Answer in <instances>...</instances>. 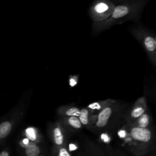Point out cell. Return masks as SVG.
Returning <instances> with one entry per match:
<instances>
[{"instance_id": "30bf717a", "label": "cell", "mask_w": 156, "mask_h": 156, "mask_svg": "<svg viewBox=\"0 0 156 156\" xmlns=\"http://www.w3.org/2000/svg\"><path fill=\"white\" fill-rule=\"evenodd\" d=\"M53 136L55 143L58 145L60 146L63 143V135L62 134V130L58 127H56L53 130Z\"/></svg>"}, {"instance_id": "2e32d148", "label": "cell", "mask_w": 156, "mask_h": 156, "mask_svg": "<svg viewBox=\"0 0 156 156\" xmlns=\"http://www.w3.org/2000/svg\"><path fill=\"white\" fill-rule=\"evenodd\" d=\"M110 1H112L113 2H114L115 4H121V3L136 1L138 0H110Z\"/></svg>"}, {"instance_id": "9c48e42d", "label": "cell", "mask_w": 156, "mask_h": 156, "mask_svg": "<svg viewBox=\"0 0 156 156\" xmlns=\"http://www.w3.org/2000/svg\"><path fill=\"white\" fill-rule=\"evenodd\" d=\"M12 124L9 121L2 122L0 124V138H5L11 132Z\"/></svg>"}, {"instance_id": "7c38bea8", "label": "cell", "mask_w": 156, "mask_h": 156, "mask_svg": "<svg viewBox=\"0 0 156 156\" xmlns=\"http://www.w3.org/2000/svg\"><path fill=\"white\" fill-rule=\"evenodd\" d=\"M88 114L89 112L86 108H83L80 110V113L79 116L82 124L86 125L88 123Z\"/></svg>"}, {"instance_id": "ac0fdd59", "label": "cell", "mask_w": 156, "mask_h": 156, "mask_svg": "<svg viewBox=\"0 0 156 156\" xmlns=\"http://www.w3.org/2000/svg\"><path fill=\"white\" fill-rule=\"evenodd\" d=\"M118 135L121 138H124L126 136V131L124 130H120L119 132H118Z\"/></svg>"}, {"instance_id": "5b68a950", "label": "cell", "mask_w": 156, "mask_h": 156, "mask_svg": "<svg viewBox=\"0 0 156 156\" xmlns=\"http://www.w3.org/2000/svg\"><path fill=\"white\" fill-rule=\"evenodd\" d=\"M147 101L144 96L138 98L134 103L133 106L128 113L126 119L129 124L132 123L135 120L138 118L147 109Z\"/></svg>"}, {"instance_id": "3957f363", "label": "cell", "mask_w": 156, "mask_h": 156, "mask_svg": "<svg viewBox=\"0 0 156 156\" xmlns=\"http://www.w3.org/2000/svg\"><path fill=\"white\" fill-rule=\"evenodd\" d=\"M132 33L142 44L149 59L155 64L156 60V38L149 30L143 27H136L132 29Z\"/></svg>"}, {"instance_id": "44dd1931", "label": "cell", "mask_w": 156, "mask_h": 156, "mask_svg": "<svg viewBox=\"0 0 156 156\" xmlns=\"http://www.w3.org/2000/svg\"><path fill=\"white\" fill-rule=\"evenodd\" d=\"M9 154L7 151H2L0 154V156H9Z\"/></svg>"}, {"instance_id": "7402d4cb", "label": "cell", "mask_w": 156, "mask_h": 156, "mask_svg": "<svg viewBox=\"0 0 156 156\" xmlns=\"http://www.w3.org/2000/svg\"><path fill=\"white\" fill-rule=\"evenodd\" d=\"M102 139H104L105 141H108V137H107V136L106 135H105V134L102 135Z\"/></svg>"}, {"instance_id": "e0dca14e", "label": "cell", "mask_w": 156, "mask_h": 156, "mask_svg": "<svg viewBox=\"0 0 156 156\" xmlns=\"http://www.w3.org/2000/svg\"><path fill=\"white\" fill-rule=\"evenodd\" d=\"M60 156H69V153L67 151V150L65 148H62L60 150V153L58 154Z\"/></svg>"}, {"instance_id": "5bb4252c", "label": "cell", "mask_w": 156, "mask_h": 156, "mask_svg": "<svg viewBox=\"0 0 156 156\" xmlns=\"http://www.w3.org/2000/svg\"><path fill=\"white\" fill-rule=\"evenodd\" d=\"M107 101L93 102V103L88 105V108H90V109H93V110H100V109H102L103 107H107L106 106V105L107 104Z\"/></svg>"}, {"instance_id": "603a6c76", "label": "cell", "mask_w": 156, "mask_h": 156, "mask_svg": "<svg viewBox=\"0 0 156 156\" xmlns=\"http://www.w3.org/2000/svg\"><path fill=\"white\" fill-rule=\"evenodd\" d=\"M76 83V82L74 79H71L70 80V84H71V86H74Z\"/></svg>"}, {"instance_id": "cb8c5ba5", "label": "cell", "mask_w": 156, "mask_h": 156, "mask_svg": "<svg viewBox=\"0 0 156 156\" xmlns=\"http://www.w3.org/2000/svg\"><path fill=\"white\" fill-rule=\"evenodd\" d=\"M149 155H154V156H156V149H155Z\"/></svg>"}, {"instance_id": "6da1fadb", "label": "cell", "mask_w": 156, "mask_h": 156, "mask_svg": "<svg viewBox=\"0 0 156 156\" xmlns=\"http://www.w3.org/2000/svg\"><path fill=\"white\" fill-rule=\"evenodd\" d=\"M147 2V0H138L116 4L108 18L104 21L96 22L94 26L97 29H102L126 21L138 20Z\"/></svg>"}, {"instance_id": "4316f807", "label": "cell", "mask_w": 156, "mask_h": 156, "mask_svg": "<svg viewBox=\"0 0 156 156\" xmlns=\"http://www.w3.org/2000/svg\"><path fill=\"white\" fill-rule=\"evenodd\" d=\"M155 38H156V36H155Z\"/></svg>"}, {"instance_id": "4fadbf2b", "label": "cell", "mask_w": 156, "mask_h": 156, "mask_svg": "<svg viewBox=\"0 0 156 156\" xmlns=\"http://www.w3.org/2000/svg\"><path fill=\"white\" fill-rule=\"evenodd\" d=\"M80 113V110L77 107H71L65 112V114L67 116H77L79 117Z\"/></svg>"}, {"instance_id": "484cf974", "label": "cell", "mask_w": 156, "mask_h": 156, "mask_svg": "<svg viewBox=\"0 0 156 156\" xmlns=\"http://www.w3.org/2000/svg\"><path fill=\"white\" fill-rule=\"evenodd\" d=\"M155 95H156V90H155Z\"/></svg>"}, {"instance_id": "d4e9b609", "label": "cell", "mask_w": 156, "mask_h": 156, "mask_svg": "<svg viewBox=\"0 0 156 156\" xmlns=\"http://www.w3.org/2000/svg\"><path fill=\"white\" fill-rule=\"evenodd\" d=\"M155 66H156V60H155V64H154Z\"/></svg>"}, {"instance_id": "8992f818", "label": "cell", "mask_w": 156, "mask_h": 156, "mask_svg": "<svg viewBox=\"0 0 156 156\" xmlns=\"http://www.w3.org/2000/svg\"><path fill=\"white\" fill-rule=\"evenodd\" d=\"M129 124L143 128H149L154 127V119L149 108L148 107L143 114H142L138 118L135 120L132 123Z\"/></svg>"}, {"instance_id": "277c9868", "label": "cell", "mask_w": 156, "mask_h": 156, "mask_svg": "<svg viewBox=\"0 0 156 156\" xmlns=\"http://www.w3.org/2000/svg\"><path fill=\"white\" fill-rule=\"evenodd\" d=\"M116 4L110 0H94L88 10L91 19L96 22L108 18Z\"/></svg>"}, {"instance_id": "7a4b0ae2", "label": "cell", "mask_w": 156, "mask_h": 156, "mask_svg": "<svg viewBox=\"0 0 156 156\" xmlns=\"http://www.w3.org/2000/svg\"><path fill=\"white\" fill-rule=\"evenodd\" d=\"M131 151L137 155H149L156 149V127L143 128L129 124Z\"/></svg>"}, {"instance_id": "ba28073f", "label": "cell", "mask_w": 156, "mask_h": 156, "mask_svg": "<svg viewBox=\"0 0 156 156\" xmlns=\"http://www.w3.org/2000/svg\"><path fill=\"white\" fill-rule=\"evenodd\" d=\"M25 152L27 156H37L40 154V149L38 146L32 141H29L25 146Z\"/></svg>"}, {"instance_id": "d6986e66", "label": "cell", "mask_w": 156, "mask_h": 156, "mask_svg": "<svg viewBox=\"0 0 156 156\" xmlns=\"http://www.w3.org/2000/svg\"><path fill=\"white\" fill-rule=\"evenodd\" d=\"M29 139L27 138H24V139H23V141H22V143H23V144L26 146L29 143Z\"/></svg>"}, {"instance_id": "9a60e30c", "label": "cell", "mask_w": 156, "mask_h": 156, "mask_svg": "<svg viewBox=\"0 0 156 156\" xmlns=\"http://www.w3.org/2000/svg\"><path fill=\"white\" fill-rule=\"evenodd\" d=\"M26 135L30 141H34L36 140V132L32 127H29L26 130Z\"/></svg>"}, {"instance_id": "ffe728a7", "label": "cell", "mask_w": 156, "mask_h": 156, "mask_svg": "<svg viewBox=\"0 0 156 156\" xmlns=\"http://www.w3.org/2000/svg\"><path fill=\"white\" fill-rule=\"evenodd\" d=\"M69 147V150H70V151L75 150V149H76V148H77V147H76L74 144H70Z\"/></svg>"}, {"instance_id": "8fae6325", "label": "cell", "mask_w": 156, "mask_h": 156, "mask_svg": "<svg viewBox=\"0 0 156 156\" xmlns=\"http://www.w3.org/2000/svg\"><path fill=\"white\" fill-rule=\"evenodd\" d=\"M68 123L75 129H79L82 126V122L77 116H71L68 119Z\"/></svg>"}, {"instance_id": "52a82bcc", "label": "cell", "mask_w": 156, "mask_h": 156, "mask_svg": "<svg viewBox=\"0 0 156 156\" xmlns=\"http://www.w3.org/2000/svg\"><path fill=\"white\" fill-rule=\"evenodd\" d=\"M112 110L111 107L107 106L102 108L98 116V119L96 125L98 127H104L108 122L109 118L111 116Z\"/></svg>"}]
</instances>
